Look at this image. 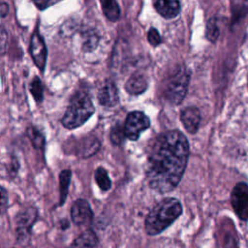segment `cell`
<instances>
[{
	"label": "cell",
	"instance_id": "6",
	"mask_svg": "<svg viewBox=\"0 0 248 248\" xmlns=\"http://www.w3.org/2000/svg\"><path fill=\"white\" fill-rule=\"evenodd\" d=\"M231 202L239 219L248 221V185L246 183L239 182L234 186L232 191Z\"/></svg>",
	"mask_w": 248,
	"mask_h": 248
},
{
	"label": "cell",
	"instance_id": "20",
	"mask_svg": "<svg viewBox=\"0 0 248 248\" xmlns=\"http://www.w3.org/2000/svg\"><path fill=\"white\" fill-rule=\"evenodd\" d=\"M30 92L37 103H41L44 98L43 83L38 77H35L30 83Z\"/></svg>",
	"mask_w": 248,
	"mask_h": 248
},
{
	"label": "cell",
	"instance_id": "15",
	"mask_svg": "<svg viewBox=\"0 0 248 248\" xmlns=\"http://www.w3.org/2000/svg\"><path fill=\"white\" fill-rule=\"evenodd\" d=\"M99 148V142L97 139L90 138V139H84L80 141V144L77 146V154L78 156L82 157H88L94 154Z\"/></svg>",
	"mask_w": 248,
	"mask_h": 248
},
{
	"label": "cell",
	"instance_id": "22",
	"mask_svg": "<svg viewBox=\"0 0 248 248\" xmlns=\"http://www.w3.org/2000/svg\"><path fill=\"white\" fill-rule=\"evenodd\" d=\"M124 138H125V133H124V128L119 125V124H116L112 129H111V132H110V140H111V142L116 144V145H119L120 143H122V141L124 140Z\"/></svg>",
	"mask_w": 248,
	"mask_h": 248
},
{
	"label": "cell",
	"instance_id": "1",
	"mask_svg": "<svg viewBox=\"0 0 248 248\" xmlns=\"http://www.w3.org/2000/svg\"><path fill=\"white\" fill-rule=\"evenodd\" d=\"M189 157V143L179 131L159 135L152 142L146 177L150 187L160 193L173 190L180 182Z\"/></svg>",
	"mask_w": 248,
	"mask_h": 248
},
{
	"label": "cell",
	"instance_id": "28",
	"mask_svg": "<svg viewBox=\"0 0 248 248\" xmlns=\"http://www.w3.org/2000/svg\"><path fill=\"white\" fill-rule=\"evenodd\" d=\"M9 12V5L6 2H0V16L5 17Z\"/></svg>",
	"mask_w": 248,
	"mask_h": 248
},
{
	"label": "cell",
	"instance_id": "24",
	"mask_svg": "<svg viewBox=\"0 0 248 248\" xmlns=\"http://www.w3.org/2000/svg\"><path fill=\"white\" fill-rule=\"evenodd\" d=\"M147 39H148V42L156 46H158L160 43H161V37H160V34L159 32L155 29V28H151L148 33H147Z\"/></svg>",
	"mask_w": 248,
	"mask_h": 248
},
{
	"label": "cell",
	"instance_id": "4",
	"mask_svg": "<svg viewBox=\"0 0 248 248\" xmlns=\"http://www.w3.org/2000/svg\"><path fill=\"white\" fill-rule=\"evenodd\" d=\"M190 81L187 69L180 68L168 81L165 90L166 99L172 105H178L184 99Z\"/></svg>",
	"mask_w": 248,
	"mask_h": 248
},
{
	"label": "cell",
	"instance_id": "17",
	"mask_svg": "<svg viewBox=\"0 0 248 248\" xmlns=\"http://www.w3.org/2000/svg\"><path fill=\"white\" fill-rule=\"evenodd\" d=\"M72 171L70 170H64L59 174V192H60V205L65 202L68 195L69 185L71 182Z\"/></svg>",
	"mask_w": 248,
	"mask_h": 248
},
{
	"label": "cell",
	"instance_id": "2",
	"mask_svg": "<svg viewBox=\"0 0 248 248\" xmlns=\"http://www.w3.org/2000/svg\"><path fill=\"white\" fill-rule=\"evenodd\" d=\"M182 213L180 202L166 198L158 202L145 219V231L149 235H157L170 227Z\"/></svg>",
	"mask_w": 248,
	"mask_h": 248
},
{
	"label": "cell",
	"instance_id": "13",
	"mask_svg": "<svg viewBox=\"0 0 248 248\" xmlns=\"http://www.w3.org/2000/svg\"><path fill=\"white\" fill-rule=\"evenodd\" d=\"M146 88H147L146 78L140 74L133 75L125 84L126 91L133 95L141 94L146 90Z\"/></svg>",
	"mask_w": 248,
	"mask_h": 248
},
{
	"label": "cell",
	"instance_id": "8",
	"mask_svg": "<svg viewBox=\"0 0 248 248\" xmlns=\"http://www.w3.org/2000/svg\"><path fill=\"white\" fill-rule=\"evenodd\" d=\"M38 217V211L35 207L29 206L24 208L16 217V234L18 239L29 237L33 224Z\"/></svg>",
	"mask_w": 248,
	"mask_h": 248
},
{
	"label": "cell",
	"instance_id": "12",
	"mask_svg": "<svg viewBox=\"0 0 248 248\" xmlns=\"http://www.w3.org/2000/svg\"><path fill=\"white\" fill-rule=\"evenodd\" d=\"M154 7L157 12L166 18L175 17L180 12V3L178 1H154Z\"/></svg>",
	"mask_w": 248,
	"mask_h": 248
},
{
	"label": "cell",
	"instance_id": "18",
	"mask_svg": "<svg viewBox=\"0 0 248 248\" xmlns=\"http://www.w3.org/2000/svg\"><path fill=\"white\" fill-rule=\"evenodd\" d=\"M26 133H27V136H28L33 147L38 150H43L45 147V144H46V140H45L44 135L33 126L28 127Z\"/></svg>",
	"mask_w": 248,
	"mask_h": 248
},
{
	"label": "cell",
	"instance_id": "23",
	"mask_svg": "<svg viewBox=\"0 0 248 248\" xmlns=\"http://www.w3.org/2000/svg\"><path fill=\"white\" fill-rule=\"evenodd\" d=\"M8 45V33L5 27L0 25V56L4 55L7 50Z\"/></svg>",
	"mask_w": 248,
	"mask_h": 248
},
{
	"label": "cell",
	"instance_id": "21",
	"mask_svg": "<svg viewBox=\"0 0 248 248\" xmlns=\"http://www.w3.org/2000/svg\"><path fill=\"white\" fill-rule=\"evenodd\" d=\"M219 34H220V31H219V28H218L215 18L209 19L207 22V25H206V32H205L206 38L210 42H215L217 40V38L219 37Z\"/></svg>",
	"mask_w": 248,
	"mask_h": 248
},
{
	"label": "cell",
	"instance_id": "9",
	"mask_svg": "<svg viewBox=\"0 0 248 248\" xmlns=\"http://www.w3.org/2000/svg\"><path fill=\"white\" fill-rule=\"evenodd\" d=\"M71 217L78 226H85L91 223L93 219L92 209L86 200H77L71 208Z\"/></svg>",
	"mask_w": 248,
	"mask_h": 248
},
{
	"label": "cell",
	"instance_id": "11",
	"mask_svg": "<svg viewBox=\"0 0 248 248\" xmlns=\"http://www.w3.org/2000/svg\"><path fill=\"white\" fill-rule=\"evenodd\" d=\"M181 121L184 128L191 134H195L200 126L201 112L195 107H188L181 111Z\"/></svg>",
	"mask_w": 248,
	"mask_h": 248
},
{
	"label": "cell",
	"instance_id": "10",
	"mask_svg": "<svg viewBox=\"0 0 248 248\" xmlns=\"http://www.w3.org/2000/svg\"><path fill=\"white\" fill-rule=\"evenodd\" d=\"M97 97L100 105L107 108L114 107L118 104L119 101L117 88L115 84L109 80L106 81V83L101 87Z\"/></svg>",
	"mask_w": 248,
	"mask_h": 248
},
{
	"label": "cell",
	"instance_id": "5",
	"mask_svg": "<svg viewBox=\"0 0 248 248\" xmlns=\"http://www.w3.org/2000/svg\"><path fill=\"white\" fill-rule=\"evenodd\" d=\"M149 126L150 120L143 112L132 111L126 117L124 126L125 137L131 140H137L140 132L146 130Z\"/></svg>",
	"mask_w": 248,
	"mask_h": 248
},
{
	"label": "cell",
	"instance_id": "14",
	"mask_svg": "<svg viewBox=\"0 0 248 248\" xmlns=\"http://www.w3.org/2000/svg\"><path fill=\"white\" fill-rule=\"evenodd\" d=\"M98 239L92 230H86L77 237L68 248H95Z\"/></svg>",
	"mask_w": 248,
	"mask_h": 248
},
{
	"label": "cell",
	"instance_id": "27",
	"mask_svg": "<svg viewBox=\"0 0 248 248\" xmlns=\"http://www.w3.org/2000/svg\"><path fill=\"white\" fill-rule=\"evenodd\" d=\"M56 2L55 1H49V0H46V1H42V0H39V1H34V4L38 7V9L40 10H45L46 8L55 4Z\"/></svg>",
	"mask_w": 248,
	"mask_h": 248
},
{
	"label": "cell",
	"instance_id": "19",
	"mask_svg": "<svg viewBox=\"0 0 248 248\" xmlns=\"http://www.w3.org/2000/svg\"><path fill=\"white\" fill-rule=\"evenodd\" d=\"M95 180H96L98 186L103 191H108L111 187V181L108 177V171L102 167H99L95 170Z\"/></svg>",
	"mask_w": 248,
	"mask_h": 248
},
{
	"label": "cell",
	"instance_id": "3",
	"mask_svg": "<svg viewBox=\"0 0 248 248\" xmlns=\"http://www.w3.org/2000/svg\"><path fill=\"white\" fill-rule=\"evenodd\" d=\"M94 111V105L89 94L86 91L78 90L71 97L61 123L66 129H76L86 122Z\"/></svg>",
	"mask_w": 248,
	"mask_h": 248
},
{
	"label": "cell",
	"instance_id": "25",
	"mask_svg": "<svg viewBox=\"0 0 248 248\" xmlns=\"http://www.w3.org/2000/svg\"><path fill=\"white\" fill-rule=\"evenodd\" d=\"M98 44V37L95 34H90L87 39L85 40V43L83 45V48L86 51H90L96 47Z\"/></svg>",
	"mask_w": 248,
	"mask_h": 248
},
{
	"label": "cell",
	"instance_id": "7",
	"mask_svg": "<svg viewBox=\"0 0 248 248\" xmlns=\"http://www.w3.org/2000/svg\"><path fill=\"white\" fill-rule=\"evenodd\" d=\"M29 51L37 68L42 73H44L46 68V58H47V50H46L44 38L38 31V28H36V30L33 32L31 36Z\"/></svg>",
	"mask_w": 248,
	"mask_h": 248
},
{
	"label": "cell",
	"instance_id": "16",
	"mask_svg": "<svg viewBox=\"0 0 248 248\" xmlns=\"http://www.w3.org/2000/svg\"><path fill=\"white\" fill-rule=\"evenodd\" d=\"M103 13L110 21H116L120 16V8L117 2L113 0H105L101 2Z\"/></svg>",
	"mask_w": 248,
	"mask_h": 248
},
{
	"label": "cell",
	"instance_id": "26",
	"mask_svg": "<svg viewBox=\"0 0 248 248\" xmlns=\"http://www.w3.org/2000/svg\"><path fill=\"white\" fill-rule=\"evenodd\" d=\"M8 204V193L5 188L0 186V214H2Z\"/></svg>",
	"mask_w": 248,
	"mask_h": 248
}]
</instances>
